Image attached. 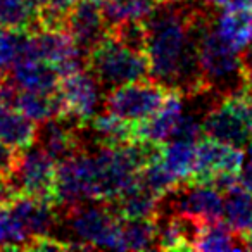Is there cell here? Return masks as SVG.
I'll return each mask as SVG.
<instances>
[{
    "mask_svg": "<svg viewBox=\"0 0 252 252\" xmlns=\"http://www.w3.org/2000/svg\"><path fill=\"white\" fill-rule=\"evenodd\" d=\"M223 220L238 233H244L252 224V192L238 183L224 192Z\"/></svg>",
    "mask_w": 252,
    "mask_h": 252,
    "instance_id": "18",
    "label": "cell"
},
{
    "mask_svg": "<svg viewBox=\"0 0 252 252\" xmlns=\"http://www.w3.org/2000/svg\"><path fill=\"white\" fill-rule=\"evenodd\" d=\"M9 73L21 90L43 92V94L57 92L61 87V80H63L57 67L45 61L16 64L12 69H9Z\"/></svg>",
    "mask_w": 252,
    "mask_h": 252,
    "instance_id": "10",
    "label": "cell"
},
{
    "mask_svg": "<svg viewBox=\"0 0 252 252\" xmlns=\"http://www.w3.org/2000/svg\"><path fill=\"white\" fill-rule=\"evenodd\" d=\"M220 35L240 52L252 42V9H223L216 19Z\"/></svg>",
    "mask_w": 252,
    "mask_h": 252,
    "instance_id": "16",
    "label": "cell"
},
{
    "mask_svg": "<svg viewBox=\"0 0 252 252\" xmlns=\"http://www.w3.org/2000/svg\"><path fill=\"white\" fill-rule=\"evenodd\" d=\"M244 159L245 152L242 149L231 147V145H226L223 142H218L204 135L197 142L195 166H193V171L190 175L189 182L211 187L218 173H240Z\"/></svg>",
    "mask_w": 252,
    "mask_h": 252,
    "instance_id": "5",
    "label": "cell"
},
{
    "mask_svg": "<svg viewBox=\"0 0 252 252\" xmlns=\"http://www.w3.org/2000/svg\"><path fill=\"white\" fill-rule=\"evenodd\" d=\"M164 0H102V14L109 30L126 19H145Z\"/></svg>",
    "mask_w": 252,
    "mask_h": 252,
    "instance_id": "20",
    "label": "cell"
},
{
    "mask_svg": "<svg viewBox=\"0 0 252 252\" xmlns=\"http://www.w3.org/2000/svg\"><path fill=\"white\" fill-rule=\"evenodd\" d=\"M87 69L105 90L151 78L147 54L126 49L111 36L90 52Z\"/></svg>",
    "mask_w": 252,
    "mask_h": 252,
    "instance_id": "2",
    "label": "cell"
},
{
    "mask_svg": "<svg viewBox=\"0 0 252 252\" xmlns=\"http://www.w3.org/2000/svg\"><path fill=\"white\" fill-rule=\"evenodd\" d=\"M197 142L168 140L164 144L162 162L178 180H189L195 166Z\"/></svg>",
    "mask_w": 252,
    "mask_h": 252,
    "instance_id": "21",
    "label": "cell"
},
{
    "mask_svg": "<svg viewBox=\"0 0 252 252\" xmlns=\"http://www.w3.org/2000/svg\"><path fill=\"white\" fill-rule=\"evenodd\" d=\"M16 109L26 114L35 123H42L52 118H61L67 112L64 98L61 92H52V94H43V92H32L21 90L19 92Z\"/></svg>",
    "mask_w": 252,
    "mask_h": 252,
    "instance_id": "13",
    "label": "cell"
},
{
    "mask_svg": "<svg viewBox=\"0 0 252 252\" xmlns=\"http://www.w3.org/2000/svg\"><path fill=\"white\" fill-rule=\"evenodd\" d=\"M240 67L245 87L252 90V42L240 50Z\"/></svg>",
    "mask_w": 252,
    "mask_h": 252,
    "instance_id": "26",
    "label": "cell"
},
{
    "mask_svg": "<svg viewBox=\"0 0 252 252\" xmlns=\"http://www.w3.org/2000/svg\"><path fill=\"white\" fill-rule=\"evenodd\" d=\"M183 100L185 98L178 92H171L168 100L158 112H154L151 118L133 123L135 138H147V140L166 144L183 114Z\"/></svg>",
    "mask_w": 252,
    "mask_h": 252,
    "instance_id": "9",
    "label": "cell"
},
{
    "mask_svg": "<svg viewBox=\"0 0 252 252\" xmlns=\"http://www.w3.org/2000/svg\"><path fill=\"white\" fill-rule=\"evenodd\" d=\"M9 213L28 238L36 235H49L56 228V224H59V213L56 204L43 202L32 197H19L9 207Z\"/></svg>",
    "mask_w": 252,
    "mask_h": 252,
    "instance_id": "8",
    "label": "cell"
},
{
    "mask_svg": "<svg viewBox=\"0 0 252 252\" xmlns=\"http://www.w3.org/2000/svg\"><path fill=\"white\" fill-rule=\"evenodd\" d=\"M88 125L100 147H121L135 138L133 123L109 111H100Z\"/></svg>",
    "mask_w": 252,
    "mask_h": 252,
    "instance_id": "14",
    "label": "cell"
},
{
    "mask_svg": "<svg viewBox=\"0 0 252 252\" xmlns=\"http://www.w3.org/2000/svg\"><path fill=\"white\" fill-rule=\"evenodd\" d=\"M100 88L102 85L88 69L64 76L61 80L59 92L66 104V114L80 119L81 123H90V119L98 114V107L104 109Z\"/></svg>",
    "mask_w": 252,
    "mask_h": 252,
    "instance_id": "6",
    "label": "cell"
},
{
    "mask_svg": "<svg viewBox=\"0 0 252 252\" xmlns=\"http://www.w3.org/2000/svg\"><path fill=\"white\" fill-rule=\"evenodd\" d=\"M36 126L38 123L16 107L0 105V140L5 144L26 151L36 142Z\"/></svg>",
    "mask_w": 252,
    "mask_h": 252,
    "instance_id": "12",
    "label": "cell"
},
{
    "mask_svg": "<svg viewBox=\"0 0 252 252\" xmlns=\"http://www.w3.org/2000/svg\"><path fill=\"white\" fill-rule=\"evenodd\" d=\"M42 0H0V28L36 30V16Z\"/></svg>",
    "mask_w": 252,
    "mask_h": 252,
    "instance_id": "19",
    "label": "cell"
},
{
    "mask_svg": "<svg viewBox=\"0 0 252 252\" xmlns=\"http://www.w3.org/2000/svg\"><path fill=\"white\" fill-rule=\"evenodd\" d=\"M12 178L23 197H32L57 206V162L36 144L23 151L19 168Z\"/></svg>",
    "mask_w": 252,
    "mask_h": 252,
    "instance_id": "4",
    "label": "cell"
},
{
    "mask_svg": "<svg viewBox=\"0 0 252 252\" xmlns=\"http://www.w3.org/2000/svg\"><path fill=\"white\" fill-rule=\"evenodd\" d=\"M138 182L161 199L166 193L175 190L176 187H178V183L183 182V180H178L168 168H166L164 162L158 161V162H152V164L145 166L144 169H140V173H138Z\"/></svg>",
    "mask_w": 252,
    "mask_h": 252,
    "instance_id": "23",
    "label": "cell"
},
{
    "mask_svg": "<svg viewBox=\"0 0 252 252\" xmlns=\"http://www.w3.org/2000/svg\"><path fill=\"white\" fill-rule=\"evenodd\" d=\"M67 33L85 54L98 47L109 36L102 14V0H78L69 12Z\"/></svg>",
    "mask_w": 252,
    "mask_h": 252,
    "instance_id": "7",
    "label": "cell"
},
{
    "mask_svg": "<svg viewBox=\"0 0 252 252\" xmlns=\"http://www.w3.org/2000/svg\"><path fill=\"white\" fill-rule=\"evenodd\" d=\"M158 249V231L154 220L123 218L119 221L118 251H151Z\"/></svg>",
    "mask_w": 252,
    "mask_h": 252,
    "instance_id": "15",
    "label": "cell"
},
{
    "mask_svg": "<svg viewBox=\"0 0 252 252\" xmlns=\"http://www.w3.org/2000/svg\"><path fill=\"white\" fill-rule=\"evenodd\" d=\"M195 251H247V244L242 233L235 231L224 220L206 223Z\"/></svg>",
    "mask_w": 252,
    "mask_h": 252,
    "instance_id": "17",
    "label": "cell"
},
{
    "mask_svg": "<svg viewBox=\"0 0 252 252\" xmlns=\"http://www.w3.org/2000/svg\"><path fill=\"white\" fill-rule=\"evenodd\" d=\"M59 224L66 228L74 244L83 249H114L118 251L119 221L105 200H87L74 206H57Z\"/></svg>",
    "mask_w": 252,
    "mask_h": 252,
    "instance_id": "1",
    "label": "cell"
},
{
    "mask_svg": "<svg viewBox=\"0 0 252 252\" xmlns=\"http://www.w3.org/2000/svg\"><path fill=\"white\" fill-rule=\"evenodd\" d=\"M169 4H187V2H195V0H164Z\"/></svg>",
    "mask_w": 252,
    "mask_h": 252,
    "instance_id": "28",
    "label": "cell"
},
{
    "mask_svg": "<svg viewBox=\"0 0 252 252\" xmlns=\"http://www.w3.org/2000/svg\"><path fill=\"white\" fill-rule=\"evenodd\" d=\"M78 0H42V4L45 5H50L54 9H59V11H64V12H71V9L74 7Z\"/></svg>",
    "mask_w": 252,
    "mask_h": 252,
    "instance_id": "27",
    "label": "cell"
},
{
    "mask_svg": "<svg viewBox=\"0 0 252 252\" xmlns=\"http://www.w3.org/2000/svg\"><path fill=\"white\" fill-rule=\"evenodd\" d=\"M23 151L0 140V175L12 176L19 168Z\"/></svg>",
    "mask_w": 252,
    "mask_h": 252,
    "instance_id": "24",
    "label": "cell"
},
{
    "mask_svg": "<svg viewBox=\"0 0 252 252\" xmlns=\"http://www.w3.org/2000/svg\"><path fill=\"white\" fill-rule=\"evenodd\" d=\"M109 36L126 49L147 54L149 32L144 19H126V21L109 28Z\"/></svg>",
    "mask_w": 252,
    "mask_h": 252,
    "instance_id": "22",
    "label": "cell"
},
{
    "mask_svg": "<svg viewBox=\"0 0 252 252\" xmlns=\"http://www.w3.org/2000/svg\"><path fill=\"white\" fill-rule=\"evenodd\" d=\"M171 92L173 90L151 78L131 81L105 92L104 111L121 116L131 123H138L158 112L168 100Z\"/></svg>",
    "mask_w": 252,
    "mask_h": 252,
    "instance_id": "3",
    "label": "cell"
},
{
    "mask_svg": "<svg viewBox=\"0 0 252 252\" xmlns=\"http://www.w3.org/2000/svg\"><path fill=\"white\" fill-rule=\"evenodd\" d=\"M19 197L23 195L19 192L18 185H16L14 178L7 175H0V207L9 209Z\"/></svg>",
    "mask_w": 252,
    "mask_h": 252,
    "instance_id": "25",
    "label": "cell"
},
{
    "mask_svg": "<svg viewBox=\"0 0 252 252\" xmlns=\"http://www.w3.org/2000/svg\"><path fill=\"white\" fill-rule=\"evenodd\" d=\"M159 197L149 189H145L140 182L126 189L114 200H105L112 207L119 218H144V220H154L159 209Z\"/></svg>",
    "mask_w": 252,
    "mask_h": 252,
    "instance_id": "11",
    "label": "cell"
}]
</instances>
